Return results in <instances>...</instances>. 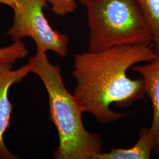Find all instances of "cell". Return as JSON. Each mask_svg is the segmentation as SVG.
Instances as JSON below:
<instances>
[{
  "mask_svg": "<svg viewBox=\"0 0 159 159\" xmlns=\"http://www.w3.org/2000/svg\"><path fill=\"white\" fill-rule=\"evenodd\" d=\"M157 56L153 44L115 46L77 54L72 72L76 81L73 96L81 110L102 124L121 119L126 114L114 111L111 105L125 108L146 94L142 79H131L128 70L138 63L151 61Z\"/></svg>",
  "mask_w": 159,
  "mask_h": 159,
  "instance_id": "obj_1",
  "label": "cell"
},
{
  "mask_svg": "<svg viewBox=\"0 0 159 159\" xmlns=\"http://www.w3.org/2000/svg\"><path fill=\"white\" fill-rule=\"evenodd\" d=\"M29 64L31 73L40 77L48 93L49 119L56 126L59 139L54 158L97 159L103 152L101 136L85 129L83 111L64 85L60 66L51 64L46 52L40 50L29 59Z\"/></svg>",
  "mask_w": 159,
  "mask_h": 159,
  "instance_id": "obj_2",
  "label": "cell"
},
{
  "mask_svg": "<svg viewBox=\"0 0 159 159\" xmlns=\"http://www.w3.org/2000/svg\"><path fill=\"white\" fill-rule=\"evenodd\" d=\"M86 8L90 31L88 51L153 44L146 19L136 0H94Z\"/></svg>",
  "mask_w": 159,
  "mask_h": 159,
  "instance_id": "obj_3",
  "label": "cell"
},
{
  "mask_svg": "<svg viewBox=\"0 0 159 159\" xmlns=\"http://www.w3.org/2000/svg\"><path fill=\"white\" fill-rule=\"evenodd\" d=\"M47 7L45 0H21L12 7L13 24L7 31L14 41L29 37L37 50L52 51L61 57L68 53L69 39L66 34L51 27L44 13Z\"/></svg>",
  "mask_w": 159,
  "mask_h": 159,
  "instance_id": "obj_4",
  "label": "cell"
},
{
  "mask_svg": "<svg viewBox=\"0 0 159 159\" xmlns=\"http://www.w3.org/2000/svg\"><path fill=\"white\" fill-rule=\"evenodd\" d=\"M12 66L0 65V159L18 158L7 148L4 141V135L11 125L13 109V104L9 99L8 93L12 85L21 81L31 73L29 64L16 70H12Z\"/></svg>",
  "mask_w": 159,
  "mask_h": 159,
  "instance_id": "obj_5",
  "label": "cell"
},
{
  "mask_svg": "<svg viewBox=\"0 0 159 159\" xmlns=\"http://www.w3.org/2000/svg\"><path fill=\"white\" fill-rule=\"evenodd\" d=\"M131 69L142 75L146 94L152 102L153 116L150 130L156 144L154 154L159 155V53L147 64L135 65Z\"/></svg>",
  "mask_w": 159,
  "mask_h": 159,
  "instance_id": "obj_6",
  "label": "cell"
},
{
  "mask_svg": "<svg viewBox=\"0 0 159 159\" xmlns=\"http://www.w3.org/2000/svg\"><path fill=\"white\" fill-rule=\"evenodd\" d=\"M156 147L150 128L143 127L139 132V139L129 148H111L108 152L98 154L97 159H149Z\"/></svg>",
  "mask_w": 159,
  "mask_h": 159,
  "instance_id": "obj_7",
  "label": "cell"
},
{
  "mask_svg": "<svg viewBox=\"0 0 159 159\" xmlns=\"http://www.w3.org/2000/svg\"><path fill=\"white\" fill-rule=\"evenodd\" d=\"M146 19L157 54L159 53V0H136Z\"/></svg>",
  "mask_w": 159,
  "mask_h": 159,
  "instance_id": "obj_8",
  "label": "cell"
},
{
  "mask_svg": "<svg viewBox=\"0 0 159 159\" xmlns=\"http://www.w3.org/2000/svg\"><path fill=\"white\" fill-rule=\"evenodd\" d=\"M29 53L21 40L14 41L11 46L0 48V65L12 66L18 60L25 58Z\"/></svg>",
  "mask_w": 159,
  "mask_h": 159,
  "instance_id": "obj_9",
  "label": "cell"
},
{
  "mask_svg": "<svg viewBox=\"0 0 159 159\" xmlns=\"http://www.w3.org/2000/svg\"><path fill=\"white\" fill-rule=\"evenodd\" d=\"M51 6L52 12L60 16H66L72 13L77 8L75 0H45Z\"/></svg>",
  "mask_w": 159,
  "mask_h": 159,
  "instance_id": "obj_10",
  "label": "cell"
},
{
  "mask_svg": "<svg viewBox=\"0 0 159 159\" xmlns=\"http://www.w3.org/2000/svg\"><path fill=\"white\" fill-rule=\"evenodd\" d=\"M21 0H0V4L10 6L12 8L13 6L16 5Z\"/></svg>",
  "mask_w": 159,
  "mask_h": 159,
  "instance_id": "obj_11",
  "label": "cell"
},
{
  "mask_svg": "<svg viewBox=\"0 0 159 159\" xmlns=\"http://www.w3.org/2000/svg\"><path fill=\"white\" fill-rule=\"evenodd\" d=\"M94 0H79L80 2L83 5V6H88L90 3H91L92 1H93Z\"/></svg>",
  "mask_w": 159,
  "mask_h": 159,
  "instance_id": "obj_12",
  "label": "cell"
}]
</instances>
